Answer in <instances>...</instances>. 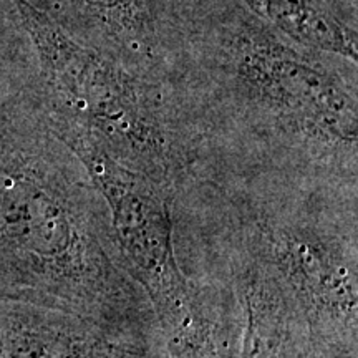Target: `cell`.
Returning a JSON list of instances; mask_svg holds the SVG:
<instances>
[{"instance_id": "obj_3", "label": "cell", "mask_w": 358, "mask_h": 358, "mask_svg": "<svg viewBox=\"0 0 358 358\" xmlns=\"http://www.w3.org/2000/svg\"><path fill=\"white\" fill-rule=\"evenodd\" d=\"M229 55L245 101L302 143L355 163L357 101L335 75L264 29L262 20L232 37Z\"/></svg>"}, {"instance_id": "obj_2", "label": "cell", "mask_w": 358, "mask_h": 358, "mask_svg": "<svg viewBox=\"0 0 358 358\" xmlns=\"http://www.w3.org/2000/svg\"><path fill=\"white\" fill-rule=\"evenodd\" d=\"M38 50L48 116L62 143L85 140L176 194L192 164L189 136L153 85L13 0Z\"/></svg>"}, {"instance_id": "obj_4", "label": "cell", "mask_w": 358, "mask_h": 358, "mask_svg": "<svg viewBox=\"0 0 358 358\" xmlns=\"http://www.w3.org/2000/svg\"><path fill=\"white\" fill-rule=\"evenodd\" d=\"M83 164L110 211L111 229L129 275L151 310L176 332L203 325L198 292L179 267L169 206L174 196L145 174L133 171L85 140L64 143Z\"/></svg>"}, {"instance_id": "obj_6", "label": "cell", "mask_w": 358, "mask_h": 358, "mask_svg": "<svg viewBox=\"0 0 358 358\" xmlns=\"http://www.w3.org/2000/svg\"><path fill=\"white\" fill-rule=\"evenodd\" d=\"M259 20L302 48L357 62V32L317 0H244Z\"/></svg>"}, {"instance_id": "obj_7", "label": "cell", "mask_w": 358, "mask_h": 358, "mask_svg": "<svg viewBox=\"0 0 358 358\" xmlns=\"http://www.w3.org/2000/svg\"><path fill=\"white\" fill-rule=\"evenodd\" d=\"M96 20L111 29L138 30L146 13L145 0H83Z\"/></svg>"}, {"instance_id": "obj_1", "label": "cell", "mask_w": 358, "mask_h": 358, "mask_svg": "<svg viewBox=\"0 0 358 358\" xmlns=\"http://www.w3.org/2000/svg\"><path fill=\"white\" fill-rule=\"evenodd\" d=\"M29 158L0 164V277L58 308L105 320L151 310L92 179Z\"/></svg>"}, {"instance_id": "obj_5", "label": "cell", "mask_w": 358, "mask_h": 358, "mask_svg": "<svg viewBox=\"0 0 358 358\" xmlns=\"http://www.w3.org/2000/svg\"><path fill=\"white\" fill-rule=\"evenodd\" d=\"M262 262L290 307L320 319L357 320L355 256H348L335 237L310 224L262 226Z\"/></svg>"}]
</instances>
